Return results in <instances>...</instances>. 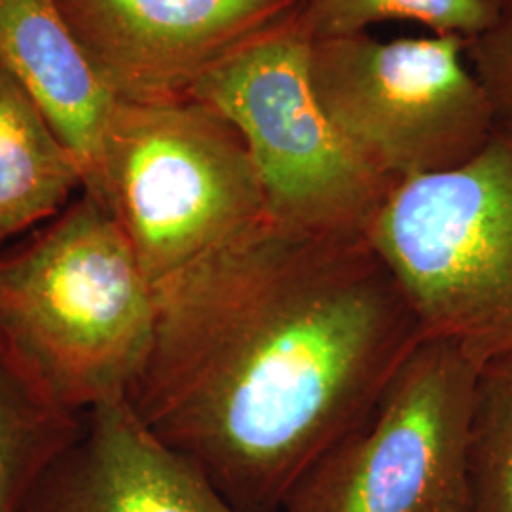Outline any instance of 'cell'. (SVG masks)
Listing matches in <instances>:
<instances>
[{
    "label": "cell",
    "mask_w": 512,
    "mask_h": 512,
    "mask_svg": "<svg viewBox=\"0 0 512 512\" xmlns=\"http://www.w3.org/2000/svg\"><path fill=\"white\" fill-rule=\"evenodd\" d=\"M0 334V512H18L38 478L84 431Z\"/></svg>",
    "instance_id": "7c38bea8"
},
{
    "label": "cell",
    "mask_w": 512,
    "mask_h": 512,
    "mask_svg": "<svg viewBox=\"0 0 512 512\" xmlns=\"http://www.w3.org/2000/svg\"><path fill=\"white\" fill-rule=\"evenodd\" d=\"M154 304L126 403L241 512H283L423 340L366 234L272 217L158 283Z\"/></svg>",
    "instance_id": "6da1fadb"
},
{
    "label": "cell",
    "mask_w": 512,
    "mask_h": 512,
    "mask_svg": "<svg viewBox=\"0 0 512 512\" xmlns=\"http://www.w3.org/2000/svg\"><path fill=\"white\" fill-rule=\"evenodd\" d=\"M152 287L270 217L243 137L192 97L116 101L88 190Z\"/></svg>",
    "instance_id": "3957f363"
},
{
    "label": "cell",
    "mask_w": 512,
    "mask_h": 512,
    "mask_svg": "<svg viewBox=\"0 0 512 512\" xmlns=\"http://www.w3.org/2000/svg\"><path fill=\"white\" fill-rule=\"evenodd\" d=\"M480 363L423 336L283 512H469L467 435Z\"/></svg>",
    "instance_id": "8992f818"
},
{
    "label": "cell",
    "mask_w": 512,
    "mask_h": 512,
    "mask_svg": "<svg viewBox=\"0 0 512 512\" xmlns=\"http://www.w3.org/2000/svg\"><path fill=\"white\" fill-rule=\"evenodd\" d=\"M311 42L296 10L209 67L188 97L238 129L272 219L366 234L397 184L349 145L321 107L311 88Z\"/></svg>",
    "instance_id": "5b68a950"
},
{
    "label": "cell",
    "mask_w": 512,
    "mask_h": 512,
    "mask_svg": "<svg viewBox=\"0 0 512 512\" xmlns=\"http://www.w3.org/2000/svg\"><path fill=\"white\" fill-rule=\"evenodd\" d=\"M469 42L476 78L494 109L495 131L512 135V0H503L492 29Z\"/></svg>",
    "instance_id": "9a60e30c"
},
{
    "label": "cell",
    "mask_w": 512,
    "mask_h": 512,
    "mask_svg": "<svg viewBox=\"0 0 512 512\" xmlns=\"http://www.w3.org/2000/svg\"><path fill=\"white\" fill-rule=\"evenodd\" d=\"M154 313L128 238L88 192L29 243L0 251V334L78 414L126 401Z\"/></svg>",
    "instance_id": "7a4b0ae2"
},
{
    "label": "cell",
    "mask_w": 512,
    "mask_h": 512,
    "mask_svg": "<svg viewBox=\"0 0 512 512\" xmlns=\"http://www.w3.org/2000/svg\"><path fill=\"white\" fill-rule=\"evenodd\" d=\"M120 101L188 97L243 42L293 16L300 0H57Z\"/></svg>",
    "instance_id": "ba28073f"
},
{
    "label": "cell",
    "mask_w": 512,
    "mask_h": 512,
    "mask_svg": "<svg viewBox=\"0 0 512 512\" xmlns=\"http://www.w3.org/2000/svg\"><path fill=\"white\" fill-rule=\"evenodd\" d=\"M78 188L80 162L0 65V245L54 217Z\"/></svg>",
    "instance_id": "8fae6325"
},
{
    "label": "cell",
    "mask_w": 512,
    "mask_h": 512,
    "mask_svg": "<svg viewBox=\"0 0 512 512\" xmlns=\"http://www.w3.org/2000/svg\"><path fill=\"white\" fill-rule=\"evenodd\" d=\"M0 65L71 148L88 190L118 99L95 71L57 0H0Z\"/></svg>",
    "instance_id": "30bf717a"
},
{
    "label": "cell",
    "mask_w": 512,
    "mask_h": 512,
    "mask_svg": "<svg viewBox=\"0 0 512 512\" xmlns=\"http://www.w3.org/2000/svg\"><path fill=\"white\" fill-rule=\"evenodd\" d=\"M18 512L241 511L120 401L86 414L82 435L38 478Z\"/></svg>",
    "instance_id": "9c48e42d"
},
{
    "label": "cell",
    "mask_w": 512,
    "mask_h": 512,
    "mask_svg": "<svg viewBox=\"0 0 512 512\" xmlns=\"http://www.w3.org/2000/svg\"><path fill=\"white\" fill-rule=\"evenodd\" d=\"M458 35L311 42L323 110L368 164L395 184L475 156L495 133L492 103Z\"/></svg>",
    "instance_id": "52a82bcc"
},
{
    "label": "cell",
    "mask_w": 512,
    "mask_h": 512,
    "mask_svg": "<svg viewBox=\"0 0 512 512\" xmlns=\"http://www.w3.org/2000/svg\"><path fill=\"white\" fill-rule=\"evenodd\" d=\"M503 0H300L298 16L311 40L363 35L380 21H414L435 35L467 42L484 35L499 18Z\"/></svg>",
    "instance_id": "5bb4252c"
},
{
    "label": "cell",
    "mask_w": 512,
    "mask_h": 512,
    "mask_svg": "<svg viewBox=\"0 0 512 512\" xmlns=\"http://www.w3.org/2000/svg\"><path fill=\"white\" fill-rule=\"evenodd\" d=\"M469 512H512V355L478 368L467 435Z\"/></svg>",
    "instance_id": "4fadbf2b"
},
{
    "label": "cell",
    "mask_w": 512,
    "mask_h": 512,
    "mask_svg": "<svg viewBox=\"0 0 512 512\" xmlns=\"http://www.w3.org/2000/svg\"><path fill=\"white\" fill-rule=\"evenodd\" d=\"M366 238L423 336L480 365L512 355V135L495 131L463 164L397 184Z\"/></svg>",
    "instance_id": "277c9868"
}]
</instances>
